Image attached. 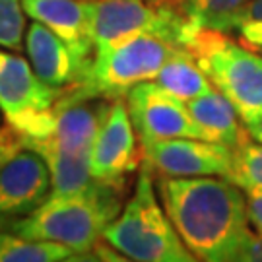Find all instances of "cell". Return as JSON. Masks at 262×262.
Wrapping results in <instances>:
<instances>
[{
	"instance_id": "6da1fadb",
	"label": "cell",
	"mask_w": 262,
	"mask_h": 262,
	"mask_svg": "<svg viewBox=\"0 0 262 262\" xmlns=\"http://www.w3.org/2000/svg\"><path fill=\"white\" fill-rule=\"evenodd\" d=\"M158 194L196 260L231 262L249 227L245 192L225 177H159Z\"/></svg>"
},
{
	"instance_id": "7a4b0ae2",
	"label": "cell",
	"mask_w": 262,
	"mask_h": 262,
	"mask_svg": "<svg viewBox=\"0 0 262 262\" xmlns=\"http://www.w3.org/2000/svg\"><path fill=\"white\" fill-rule=\"evenodd\" d=\"M122 185L99 181L92 188L76 194H51L37 212L19 220L8 231L28 239L53 241L66 245L82 254L85 260L94 258L103 239L105 227L122 210Z\"/></svg>"
},
{
	"instance_id": "3957f363",
	"label": "cell",
	"mask_w": 262,
	"mask_h": 262,
	"mask_svg": "<svg viewBox=\"0 0 262 262\" xmlns=\"http://www.w3.org/2000/svg\"><path fill=\"white\" fill-rule=\"evenodd\" d=\"M103 241L128 260L138 262H194L169 220L163 204L158 202L154 171L140 163L138 181L121 214L105 227Z\"/></svg>"
},
{
	"instance_id": "277c9868",
	"label": "cell",
	"mask_w": 262,
	"mask_h": 262,
	"mask_svg": "<svg viewBox=\"0 0 262 262\" xmlns=\"http://www.w3.org/2000/svg\"><path fill=\"white\" fill-rule=\"evenodd\" d=\"M181 45L158 35H134L95 51L82 80L64 90V99H124L134 85L156 80Z\"/></svg>"
},
{
	"instance_id": "5b68a950",
	"label": "cell",
	"mask_w": 262,
	"mask_h": 262,
	"mask_svg": "<svg viewBox=\"0 0 262 262\" xmlns=\"http://www.w3.org/2000/svg\"><path fill=\"white\" fill-rule=\"evenodd\" d=\"M187 49L212 85L231 101L243 124L262 117V55L258 51L214 29H198Z\"/></svg>"
},
{
	"instance_id": "8992f818",
	"label": "cell",
	"mask_w": 262,
	"mask_h": 262,
	"mask_svg": "<svg viewBox=\"0 0 262 262\" xmlns=\"http://www.w3.org/2000/svg\"><path fill=\"white\" fill-rule=\"evenodd\" d=\"M196 31L179 8L156 6L148 0H94L92 35L95 51L134 35H158L187 49Z\"/></svg>"
},
{
	"instance_id": "52a82bcc",
	"label": "cell",
	"mask_w": 262,
	"mask_h": 262,
	"mask_svg": "<svg viewBox=\"0 0 262 262\" xmlns=\"http://www.w3.org/2000/svg\"><path fill=\"white\" fill-rule=\"evenodd\" d=\"M124 99L140 144L169 138H202L187 101L169 94L156 80L134 85Z\"/></svg>"
},
{
	"instance_id": "ba28073f",
	"label": "cell",
	"mask_w": 262,
	"mask_h": 262,
	"mask_svg": "<svg viewBox=\"0 0 262 262\" xmlns=\"http://www.w3.org/2000/svg\"><path fill=\"white\" fill-rule=\"evenodd\" d=\"M142 163L159 177H225L233 150L204 138H169L140 144Z\"/></svg>"
},
{
	"instance_id": "9c48e42d",
	"label": "cell",
	"mask_w": 262,
	"mask_h": 262,
	"mask_svg": "<svg viewBox=\"0 0 262 262\" xmlns=\"http://www.w3.org/2000/svg\"><path fill=\"white\" fill-rule=\"evenodd\" d=\"M51 173L37 151L21 148L0 167V231H8L51 196Z\"/></svg>"
},
{
	"instance_id": "30bf717a",
	"label": "cell",
	"mask_w": 262,
	"mask_h": 262,
	"mask_svg": "<svg viewBox=\"0 0 262 262\" xmlns=\"http://www.w3.org/2000/svg\"><path fill=\"white\" fill-rule=\"evenodd\" d=\"M140 163L142 150H138L128 107L122 99H115L90 151L92 175L105 183L124 187L128 175L140 167Z\"/></svg>"
},
{
	"instance_id": "8fae6325",
	"label": "cell",
	"mask_w": 262,
	"mask_h": 262,
	"mask_svg": "<svg viewBox=\"0 0 262 262\" xmlns=\"http://www.w3.org/2000/svg\"><path fill=\"white\" fill-rule=\"evenodd\" d=\"M62 94L64 90L45 84L26 58L0 51V115L14 130L55 107Z\"/></svg>"
},
{
	"instance_id": "7c38bea8",
	"label": "cell",
	"mask_w": 262,
	"mask_h": 262,
	"mask_svg": "<svg viewBox=\"0 0 262 262\" xmlns=\"http://www.w3.org/2000/svg\"><path fill=\"white\" fill-rule=\"evenodd\" d=\"M31 19L47 26L72 49L84 66L92 64L95 47L92 35L94 0H21Z\"/></svg>"
},
{
	"instance_id": "4fadbf2b",
	"label": "cell",
	"mask_w": 262,
	"mask_h": 262,
	"mask_svg": "<svg viewBox=\"0 0 262 262\" xmlns=\"http://www.w3.org/2000/svg\"><path fill=\"white\" fill-rule=\"evenodd\" d=\"M26 51L35 74L56 90L72 88L88 70L62 39L35 19L26 31Z\"/></svg>"
},
{
	"instance_id": "5bb4252c",
	"label": "cell",
	"mask_w": 262,
	"mask_h": 262,
	"mask_svg": "<svg viewBox=\"0 0 262 262\" xmlns=\"http://www.w3.org/2000/svg\"><path fill=\"white\" fill-rule=\"evenodd\" d=\"M21 146L37 151L51 173V194H76L92 188L97 179L90 169V154L64 150L45 138H21Z\"/></svg>"
},
{
	"instance_id": "9a60e30c",
	"label": "cell",
	"mask_w": 262,
	"mask_h": 262,
	"mask_svg": "<svg viewBox=\"0 0 262 262\" xmlns=\"http://www.w3.org/2000/svg\"><path fill=\"white\" fill-rule=\"evenodd\" d=\"M187 107L204 140L217 142L233 150L249 136L247 128H241V117L237 115L231 101L215 88L208 94L187 101Z\"/></svg>"
},
{
	"instance_id": "2e32d148",
	"label": "cell",
	"mask_w": 262,
	"mask_h": 262,
	"mask_svg": "<svg viewBox=\"0 0 262 262\" xmlns=\"http://www.w3.org/2000/svg\"><path fill=\"white\" fill-rule=\"evenodd\" d=\"M156 82L183 101H190L214 90L210 78L200 68L188 49H181L177 55L169 58L156 78Z\"/></svg>"
},
{
	"instance_id": "e0dca14e",
	"label": "cell",
	"mask_w": 262,
	"mask_h": 262,
	"mask_svg": "<svg viewBox=\"0 0 262 262\" xmlns=\"http://www.w3.org/2000/svg\"><path fill=\"white\" fill-rule=\"evenodd\" d=\"M85 260L74 249L53 241L28 239L12 231H0V262H58Z\"/></svg>"
},
{
	"instance_id": "ac0fdd59",
	"label": "cell",
	"mask_w": 262,
	"mask_h": 262,
	"mask_svg": "<svg viewBox=\"0 0 262 262\" xmlns=\"http://www.w3.org/2000/svg\"><path fill=\"white\" fill-rule=\"evenodd\" d=\"M251 0H185L181 6L194 29H214L227 33L233 18Z\"/></svg>"
},
{
	"instance_id": "d6986e66",
	"label": "cell",
	"mask_w": 262,
	"mask_h": 262,
	"mask_svg": "<svg viewBox=\"0 0 262 262\" xmlns=\"http://www.w3.org/2000/svg\"><path fill=\"white\" fill-rule=\"evenodd\" d=\"M227 179L241 190L262 188V142L245 138L239 146H235Z\"/></svg>"
},
{
	"instance_id": "ffe728a7",
	"label": "cell",
	"mask_w": 262,
	"mask_h": 262,
	"mask_svg": "<svg viewBox=\"0 0 262 262\" xmlns=\"http://www.w3.org/2000/svg\"><path fill=\"white\" fill-rule=\"evenodd\" d=\"M26 16L21 0H0V47L10 51L24 47Z\"/></svg>"
},
{
	"instance_id": "44dd1931",
	"label": "cell",
	"mask_w": 262,
	"mask_h": 262,
	"mask_svg": "<svg viewBox=\"0 0 262 262\" xmlns=\"http://www.w3.org/2000/svg\"><path fill=\"white\" fill-rule=\"evenodd\" d=\"M229 35H233L241 45L260 51L262 49V0H251L229 26Z\"/></svg>"
},
{
	"instance_id": "7402d4cb",
	"label": "cell",
	"mask_w": 262,
	"mask_h": 262,
	"mask_svg": "<svg viewBox=\"0 0 262 262\" xmlns=\"http://www.w3.org/2000/svg\"><path fill=\"white\" fill-rule=\"evenodd\" d=\"M231 262H262V233L249 229L237 247Z\"/></svg>"
},
{
	"instance_id": "603a6c76",
	"label": "cell",
	"mask_w": 262,
	"mask_h": 262,
	"mask_svg": "<svg viewBox=\"0 0 262 262\" xmlns=\"http://www.w3.org/2000/svg\"><path fill=\"white\" fill-rule=\"evenodd\" d=\"M247 198V214L249 224L253 225L254 231L262 233V188L256 190H243Z\"/></svg>"
},
{
	"instance_id": "cb8c5ba5",
	"label": "cell",
	"mask_w": 262,
	"mask_h": 262,
	"mask_svg": "<svg viewBox=\"0 0 262 262\" xmlns=\"http://www.w3.org/2000/svg\"><path fill=\"white\" fill-rule=\"evenodd\" d=\"M21 148L24 146H21V140H19V134L12 126L0 128V167Z\"/></svg>"
},
{
	"instance_id": "d4e9b609",
	"label": "cell",
	"mask_w": 262,
	"mask_h": 262,
	"mask_svg": "<svg viewBox=\"0 0 262 262\" xmlns=\"http://www.w3.org/2000/svg\"><path fill=\"white\" fill-rule=\"evenodd\" d=\"M245 128H247V134L256 142H262V117H258L256 121L249 122V124H245Z\"/></svg>"
},
{
	"instance_id": "484cf974",
	"label": "cell",
	"mask_w": 262,
	"mask_h": 262,
	"mask_svg": "<svg viewBox=\"0 0 262 262\" xmlns=\"http://www.w3.org/2000/svg\"><path fill=\"white\" fill-rule=\"evenodd\" d=\"M150 4H156V6H169V8H179L185 4V0H148Z\"/></svg>"
},
{
	"instance_id": "4316f807",
	"label": "cell",
	"mask_w": 262,
	"mask_h": 262,
	"mask_svg": "<svg viewBox=\"0 0 262 262\" xmlns=\"http://www.w3.org/2000/svg\"><path fill=\"white\" fill-rule=\"evenodd\" d=\"M258 53H260V55H262V49H260V51H258Z\"/></svg>"
}]
</instances>
